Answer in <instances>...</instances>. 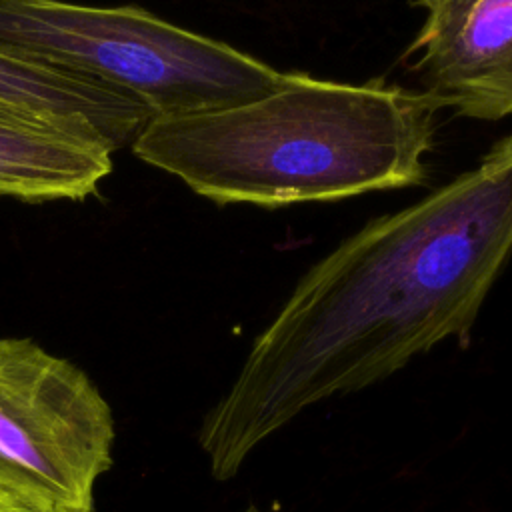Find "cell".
Wrapping results in <instances>:
<instances>
[{
  "label": "cell",
  "instance_id": "6da1fadb",
  "mask_svg": "<svg viewBox=\"0 0 512 512\" xmlns=\"http://www.w3.org/2000/svg\"><path fill=\"white\" fill-rule=\"evenodd\" d=\"M512 256V134L416 204L370 220L318 260L204 416L216 480L308 406L380 382L466 338Z\"/></svg>",
  "mask_w": 512,
  "mask_h": 512
},
{
  "label": "cell",
  "instance_id": "7a4b0ae2",
  "mask_svg": "<svg viewBox=\"0 0 512 512\" xmlns=\"http://www.w3.org/2000/svg\"><path fill=\"white\" fill-rule=\"evenodd\" d=\"M438 110L426 92L300 72L246 104L152 118L130 146L216 204L336 202L422 184Z\"/></svg>",
  "mask_w": 512,
  "mask_h": 512
},
{
  "label": "cell",
  "instance_id": "3957f363",
  "mask_svg": "<svg viewBox=\"0 0 512 512\" xmlns=\"http://www.w3.org/2000/svg\"><path fill=\"white\" fill-rule=\"evenodd\" d=\"M0 50L102 82L152 118L246 104L300 76L136 6L0 0Z\"/></svg>",
  "mask_w": 512,
  "mask_h": 512
},
{
  "label": "cell",
  "instance_id": "277c9868",
  "mask_svg": "<svg viewBox=\"0 0 512 512\" xmlns=\"http://www.w3.org/2000/svg\"><path fill=\"white\" fill-rule=\"evenodd\" d=\"M112 446V410L82 368L0 338V494L30 512H94Z\"/></svg>",
  "mask_w": 512,
  "mask_h": 512
},
{
  "label": "cell",
  "instance_id": "5b68a950",
  "mask_svg": "<svg viewBox=\"0 0 512 512\" xmlns=\"http://www.w3.org/2000/svg\"><path fill=\"white\" fill-rule=\"evenodd\" d=\"M424 22L406 50L424 92L462 118L512 116V0H418Z\"/></svg>",
  "mask_w": 512,
  "mask_h": 512
},
{
  "label": "cell",
  "instance_id": "8992f818",
  "mask_svg": "<svg viewBox=\"0 0 512 512\" xmlns=\"http://www.w3.org/2000/svg\"><path fill=\"white\" fill-rule=\"evenodd\" d=\"M0 108L116 152L134 142L150 112L118 90L0 50Z\"/></svg>",
  "mask_w": 512,
  "mask_h": 512
},
{
  "label": "cell",
  "instance_id": "52a82bcc",
  "mask_svg": "<svg viewBox=\"0 0 512 512\" xmlns=\"http://www.w3.org/2000/svg\"><path fill=\"white\" fill-rule=\"evenodd\" d=\"M112 172V152L0 108V196L82 200Z\"/></svg>",
  "mask_w": 512,
  "mask_h": 512
},
{
  "label": "cell",
  "instance_id": "ba28073f",
  "mask_svg": "<svg viewBox=\"0 0 512 512\" xmlns=\"http://www.w3.org/2000/svg\"><path fill=\"white\" fill-rule=\"evenodd\" d=\"M0 512H30L28 508H24L22 504L14 502L12 498L0 494Z\"/></svg>",
  "mask_w": 512,
  "mask_h": 512
},
{
  "label": "cell",
  "instance_id": "9c48e42d",
  "mask_svg": "<svg viewBox=\"0 0 512 512\" xmlns=\"http://www.w3.org/2000/svg\"><path fill=\"white\" fill-rule=\"evenodd\" d=\"M242 512H260V510L254 508V506H250V508H246V510H242Z\"/></svg>",
  "mask_w": 512,
  "mask_h": 512
}]
</instances>
